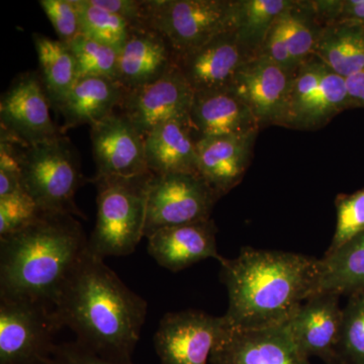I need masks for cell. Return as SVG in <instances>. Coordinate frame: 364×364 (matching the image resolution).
<instances>
[{
  "mask_svg": "<svg viewBox=\"0 0 364 364\" xmlns=\"http://www.w3.org/2000/svg\"><path fill=\"white\" fill-rule=\"evenodd\" d=\"M87 253V236L74 215L41 210L28 226L0 237V299L54 309Z\"/></svg>",
  "mask_w": 364,
  "mask_h": 364,
  "instance_id": "cell-3",
  "label": "cell"
},
{
  "mask_svg": "<svg viewBox=\"0 0 364 364\" xmlns=\"http://www.w3.org/2000/svg\"><path fill=\"white\" fill-rule=\"evenodd\" d=\"M210 364H310V361L284 325L253 330L227 325L210 353Z\"/></svg>",
  "mask_w": 364,
  "mask_h": 364,
  "instance_id": "cell-14",
  "label": "cell"
},
{
  "mask_svg": "<svg viewBox=\"0 0 364 364\" xmlns=\"http://www.w3.org/2000/svg\"><path fill=\"white\" fill-rule=\"evenodd\" d=\"M341 20L358 21L364 25V0H343Z\"/></svg>",
  "mask_w": 364,
  "mask_h": 364,
  "instance_id": "cell-40",
  "label": "cell"
},
{
  "mask_svg": "<svg viewBox=\"0 0 364 364\" xmlns=\"http://www.w3.org/2000/svg\"><path fill=\"white\" fill-rule=\"evenodd\" d=\"M91 2L121 16L133 26L145 25L146 0H91Z\"/></svg>",
  "mask_w": 364,
  "mask_h": 364,
  "instance_id": "cell-38",
  "label": "cell"
},
{
  "mask_svg": "<svg viewBox=\"0 0 364 364\" xmlns=\"http://www.w3.org/2000/svg\"><path fill=\"white\" fill-rule=\"evenodd\" d=\"M195 91L177 66L159 80L126 90L121 114L144 139L170 119L189 117Z\"/></svg>",
  "mask_w": 364,
  "mask_h": 364,
  "instance_id": "cell-13",
  "label": "cell"
},
{
  "mask_svg": "<svg viewBox=\"0 0 364 364\" xmlns=\"http://www.w3.org/2000/svg\"><path fill=\"white\" fill-rule=\"evenodd\" d=\"M364 289V232L318 259V293L348 296Z\"/></svg>",
  "mask_w": 364,
  "mask_h": 364,
  "instance_id": "cell-24",
  "label": "cell"
},
{
  "mask_svg": "<svg viewBox=\"0 0 364 364\" xmlns=\"http://www.w3.org/2000/svg\"><path fill=\"white\" fill-rule=\"evenodd\" d=\"M314 56L344 78L363 70V23L340 20L323 26Z\"/></svg>",
  "mask_w": 364,
  "mask_h": 364,
  "instance_id": "cell-23",
  "label": "cell"
},
{
  "mask_svg": "<svg viewBox=\"0 0 364 364\" xmlns=\"http://www.w3.org/2000/svg\"><path fill=\"white\" fill-rule=\"evenodd\" d=\"M354 107L345 78L325 65L317 93L309 105L299 129L320 128L339 112Z\"/></svg>",
  "mask_w": 364,
  "mask_h": 364,
  "instance_id": "cell-28",
  "label": "cell"
},
{
  "mask_svg": "<svg viewBox=\"0 0 364 364\" xmlns=\"http://www.w3.org/2000/svg\"><path fill=\"white\" fill-rule=\"evenodd\" d=\"M217 233L212 219L164 228L148 237V252L160 267L172 272L208 258L221 263L224 257L218 252Z\"/></svg>",
  "mask_w": 364,
  "mask_h": 364,
  "instance_id": "cell-18",
  "label": "cell"
},
{
  "mask_svg": "<svg viewBox=\"0 0 364 364\" xmlns=\"http://www.w3.org/2000/svg\"><path fill=\"white\" fill-rule=\"evenodd\" d=\"M176 66V56L161 33L133 26L119 51L117 82L130 90L159 80Z\"/></svg>",
  "mask_w": 364,
  "mask_h": 364,
  "instance_id": "cell-17",
  "label": "cell"
},
{
  "mask_svg": "<svg viewBox=\"0 0 364 364\" xmlns=\"http://www.w3.org/2000/svg\"><path fill=\"white\" fill-rule=\"evenodd\" d=\"M229 308L224 318L235 329L284 325L299 306L318 293V259L284 251L242 248L221 263Z\"/></svg>",
  "mask_w": 364,
  "mask_h": 364,
  "instance_id": "cell-2",
  "label": "cell"
},
{
  "mask_svg": "<svg viewBox=\"0 0 364 364\" xmlns=\"http://www.w3.org/2000/svg\"><path fill=\"white\" fill-rule=\"evenodd\" d=\"M144 140L146 161L153 174H198V140L191 117L165 122Z\"/></svg>",
  "mask_w": 364,
  "mask_h": 364,
  "instance_id": "cell-21",
  "label": "cell"
},
{
  "mask_svg": "<svg viewBox=\"0 0 364 364\" xmlns=\"http://www.w3.org/2000/svg\"><path fill=\"white\" fill-rule=\"evenodd\" d=\"M80 11L82 35L121 51L133 26L128 21L100 9L91 0H76Z\"/></svg>",
  "mask_w": 364,
  "mask_h": 364,
  "instance_id": "cell-29",
  "label": "cell"
},
{
  "mask_svg": "<svg viewBox=\"0 0 364 364\" xmlns=\"http://www.w3.org/2000/svg\"><path fill=\"white\" fill-rule=\"evenodd\" d=\"M226 326L224 316L202 311L165 314L154 335L160 364H208Z\"/></svg>",
  "mask_w": 364,
  "mask_h": 364,
  "instance_id": "cell-9",
  "label": "cell"
},
{
  "mask_svg": "<svg viewBox=\"0 0 364 364\" xmlns=\"http://www.w3.org/2000/svg\"><path fill=\"white\" fill-rule=\"evenodd\" d=\"M349 97L355 107H364V69L345 78Z\"/></svg>",
  "mask_w": 364,
  "mask_h": 364,
  "instance_id": "cell-39",
  "label": "cell"
},
{
  "mask_svg": "<svg viewBox=\"0 0 364 364\" xmlns=\"http://www.w3.org/2000/svg\"><path fill=\"white\" fill-rule=\"evenodd\" d=\"M324 66L320 60L313 57L298 67L282 127L299 129L309 105L317 93Z\"/></svg>",
  "mask_w": 364,
  "mask_h": 364,
  "instance_id": "cell-31",
  "label": "cell"
},
{
  "mask_svg": "<svg viewBox=\"0 0 364 364\" xmlns=\"http://www.w3.org/2000/svg\"><path fill=\"white\" fill-rule=\"evenodd\" d=\"M279 20L294 65L299 67L315 57L316 45L323 26L314 11L312 2L294 0Z\"/></svg>",
  "mask_w": 364,
  "mask_h": 364,
  "instance_id": "cell-27",
  "label": "cell"
},
{
  "mask_svg": "<svg viewBox=\"0 0 364 364\" xmlns=\"http://www.w3.org/2000/svg\"><path fill=\"white\" fill-rule=\"evenodd\" d=\"M40 64V75L55 109L61 105L79 77L70 46L42 33L33 35Z\"/></svg>",
  "mask_w": 364,
  "mask_h": 364,
  "instance_id": "cell-25",
  "label": "cell"
},
{
  "mask_svg": "<svg viewBox=\"0 0 364 364\" xmlns=\"http://www.w3.org/2000/svg\"><path fill=\"white\" fill-rule=\"evenodd\" d=\"M220 196L200 174H153L144 237L164 228L207 221Z\"/></svg>",
  "mask_w": 364,
  "mask_h": 364,
  "instance_id": "cell-8",
  "label": "cell"
},
{
  "mask_svg": "<svg viewBox=\"0 0 364 364\" xmlns=\"http://www.w3.org/2000/svg\"><path fill=\"white\" fill-rule=\"evenodd\" d=\"M39 4L62 43L70 45L82 35L76 0H40Z\"/></svg>",
  "mask_w": 364,
  "mask_h": 364,
  "instance_id": "cell-35",
  "label": "cell"
},
{
  "mask_svg": "<svg viewBox=\"0 0 364 364\" xmlns=\"http://www.w3.org/2000/svg\"><path fill=\"white\" fill-rule=\"evenodd\" d=\"M189 117L198 141L260 131L248 105L231 87L195 92Z\"/></svg>",
  "mask_w": 364,
  "mask_h": 364,
  "instance_id": "cell-19",
  "label": "cell"
},
{
  "mask_svg": "<svg viewBox=\"0 0 364 364\" xmlns=\"http://www.w3.org/2000/svg\"><path fill=\"white\" fill-rule=\"evenodd\" d=\"M279 18L270 28L267 39H265L262 48H261L260 54L265 55L268 58L272 59L275 63L284 67V68L289 69V70H296L298 67L294 65L291 54H289Z\"/></svg>",
  "mask_w": 364,
  "mask_h": 364,
  "instance_id": "cell-37",
  "label": "cell"
},
{
  "mask_svg": "<svg viewBox=\"0 0 364 364\" xmlns=\"http://www.w3.org/2000/svg\"><path fill=\"white\" fill-rule=\"evenodd\" d=\"M49 97L40 72L28 71L14 79L0 100V130L31 145L62 133L50 116Z\"/></svg>",
  "mask_w": 364,
  "mask_h": 364,
  "instance_id": "cell-10",
  "label": "cell"
},
{
  "mask_svg": "<svg viewBox=\"0 0 364 364\" xmlns=\"http://www.w3.org/2000/svg\"><path fill=\"white\" fill-rule=\"evenodd\" d=\"M152 172L133 177L95 176L97 223L88 238L95 257L131 255L144 237Z\"/></svg>",
  "mask_w": 364,
  "mask_h": 364,
  "instance_id": "cell-4",
  "label": "cell"
},
{
  "mask_svg": "<svg viewBox=\"0 0 364 364\" xmlns=\"http://www.w3.org/2000/svg\"><path fill=\"white\" fill-rule=\"evenodd\" d=\"M257 55L232 28L178 57L176 66L193 90L202 92L231 87L244 64Z\"/></svg>",
  "mask_w": 364,
  "mask_h": 364,
  "instance_id": "cell-12",
  "label": "cell"
},
{
  "mask_svg": "<svg viewBox=\"0 0 364 364\" xmlns=\"http://www.w3.org/2000/svg\"><path fill=\"white\" fill-rule=\"evenodd\" d=\"M147 310V301L90 252L54 306L60 324L74 332L78 344L123 363H132Z\"/></svg>",
  "mask_w": 364,
  "mask_h": 364,
  "instance_id": "cell-1",
  "label": "cell"
},
{
  "mask_svg": "<svg viewBox=\"0 0 364 364\" xmlns=\"http://www.w3.org/2000/svg\"><path fill=\"white\" fill-rule=\"evenodd\" d=\"M23 188L43 212L85 215L75 203V195L85 183L75 148L63 133L21 148Z\"/></svg>",
  "mask_w": 364,
  "mask_h": 364,
  "instance_id": "cell-5",
  "label": "cell"
},
{
  "mask_svg": "<svg viewBox=\"0 0 364 364\" xmlns=\"http://www.w3.org/2000/svg\"><path fill=\"white\" fill-rule=\"evenodd\" d=\"M95 176L133 177L151 172L145 140L124 114H112L90 127Z\"/></svg>",
  "mask_w": 364,
  "mask_h": 364,
  "instance_id": "cell-15",
  "label": "cell"
},
{
  "mask_svg": "<svg viewBox=\"0 0 364 364\" xmlns=\"http://www.w3.org/2000/svg\"><path fill=\"white\" fill-rule=\"evenodd\" d=\"M69 46L75 57L79 77L97 76L117 81L119 50L83 35Z\"/></svg>",
  "mask_w": 364,
  "mask_h": 364,
  "instance_id": "cell-32",
  "label": "cell"
},
{
  "mask_svg": "<svg viewBox=\"0 0 364 364\" xmlns=\"http://www.w3.org/2000/svg\"><path fill=\"white\" fill-rule=\"evenodd\" d=\"M41 210L31 196L21 188L0 198V237L18 231L32 223Z\"/></svg>",
  "mask_w": 364,
  "mask_h": 364,
  "instance_id": "cell-34",
  "label": "cell"
},
{
  "mask_svg": "<svg viewBox=\"0 0 364 364\" xmlns=\"http://www.w3.org/2000/svg\"><path fill=\"white\" fill-rule=\"evenodd\" d=\"M53 364H134L112 360L88 350L76 341L57 344Z\"/></svg>",
  "mask_w": 364,
  "mask_h": 364,
  "instance_id": "cell-36",
  "label": "cell"
},
{
  "mask_svg": "<svg viewBox=\"0 0 364 364\" xmlns=\"http://www.w3.org/2000/svg\"><path fill=\"white\" fill-rule=\"evenodd\" d=\"M293 4L294 0H235V30L251 50L260 54L273 23Z\"/></svg>",
  "mask_w": 364,
  "mask_h": 364,
  "instance_id": "cell-26",
  "label": "cell"
},
{
  "mask_svg": "<svg viewBox=\"0 0 364 364\" xmlns=\"http://www.w3.org/2000/svg\"><path fill=\"white\" fill-rule=\"evenodd\" d=\"M145 25L161 33L176 59L235 26V0H146Z\"/></svg>",
  "mask_w": 364,
  "mask_h": 364,
  "instance_id": "cell-6",
  "label": "cell"
},
{
  "mask_svg": "<svg viewBox=\"0 0 364 364\" xmlns=\"http://www.w3.org/2000/svg\"><path fill=\"white\" fill-rule=\"evenodd\" d=\"M296 70L284 68L259 54L237 74L231 88L248 105L260 129L282 127Z\"/></svg>",
  "mask_w": 364,
  "mask_h": 364,
  "instance_id": "cell-11",
  "label": "cell"
},
{
  "mask_svg": "<svg viewBox=\"0 0 364 364\" xmlns=\"http://www.w3.org/2000/svg\"><path fill=\"white\" fill-rule=\"evenodd\" d=\"M336 354L338 364H364V289L351 294L342 309Z\"/></svg>",
  "mask_w": 364,
  "mask_h": 364,
  "instance_id": "cell-30",
  "label": "cell"
},
{
  "mask_svg": "<svg viewBox=\"0 0 364 364\" xmlns=\"http://www.w3.org/2000/svg\"><path fill=\"white\" fill-rule=\"evenodd\" d=\"M62 329L50 306L0 299V364H53Z\"/></svg>",
  "mask_w": 364,
  "mask_h": 364,
  "instance_id": "cell-7",
  "label": "cell"
},
{
  "mask_svg": "<svg viewBox=\"0 0 364 364\" xmlns=\"http://www.w3.org/2000/svg\"><path fill=\"white\" fill-rule=\"evenodd\" d=\"M257 134L200 139L196 142L198 174L220 198L236 188L245 176Z\"/></svg>",
  "mask_w": 364,
  "mask_h": 364,
  "instance_id": "cell-20",
  "label": "cell"
},
{
  "mask_svg": "<svg viewBox=\"0 0 364 364\" xmlns=\"http://www.w3.org/2000/svg\"><path fill=\"white\" fill-rule=\"evenodd\" d=\"M337 222L331 244L325 254L338 250L364 232V188L351 195L337 196Z\"/></svg>",
  "mask_w": 364,
  "mask_h": 364,
  "instance_id": "cell-33",
  "label": "cell"
},
{
  "mask_svg": "<svg viewBox=\"0 0 364 364\" xmlns=\"http://www.w3.org/2000/svg\"><path fill=\"white\" fill-rule=\"evenodd\" d=\"M340 296L321 291L306 299L284 326L294 343L310 358L316 356L326 364H338V344L342 309Z\"/></svg>",
  "mask_w": 364,
  "mask_h": 364,
  "instance_id": "cell-16",
  "label": "cell"
},
{
  "mask_svg": "<svg viewBox=\"0 0 364 364\" xmlns=\"http://www.w3.org/2000/svg\"><path fill=\"white\" fill-rule=\"evenodd\" d=\"M126 90L116 80L97 76L79 77L57 107L64 119L62 133L81 124L100 123L121 107Z\"/></svg>",
  "mask_w": 364,
  "mask_h": 364,
  "instance_id": "cell-22",
  "label": "cell"
}]
</instances>
